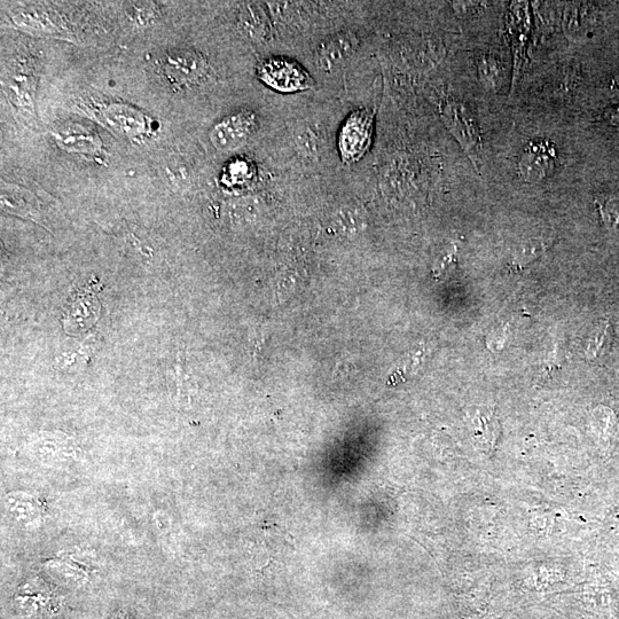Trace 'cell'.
<instances>
[{"label": "cell", "instance_id": "1", "mask_svg": "<svg viewBox=\"0 0 619 619\" xmlns=\"http://www.w3.org/2000/svg\"><path fill=\"white\" fill-rule=\"evenodd\" d=\"M443 120L452 135L456 137L462 150L468 155L476 169L482 163V137L474 117L468 108L456 100H448L441 106Z\"/></svg>", "mask_w": 619, "mask_h": 619}, {"label": "cell", "instance_id": "2", "mask_svg": "<svg viewBox=\"0 0 619 619\" xmlns=\"http://www.w3.org/2000/svg\"><path fill=\"white\" fill-rule=\"evenodd\" d=\"M374 115L367 109L352 113L340 133V151L344 162H357L370 148Z\"/></svg>", "mask_w": 619, "mask_h": 619}, {"label": "cell", "instance_id": "3", "mask_svg": "<svg viewBox=\"0 0 619 619\" xmlns=\"http://www.w3.org/2000/svg\"><path fill=\"white\" fill-rule=\"evenodd\" d=\"M556 148L550 140H532L520 155L519 172L524 182L536 184L552 175L555 169Z\"/></svg>", "mask_w": 619, "mask_h": 619}, {"label": "cell", "instance_id": "4", "mask_svg": "<svg viewBox=\"0 0 619 619\" xmlns=\"http://www.w3.org/2000/svg\"><path fill=\"white\" fill-rule=\"evenodd\" d=\"M257 128L253 112H240L217 123L210 132V141L217 151L229 152L244 145Z\"/></svg>", "mask_w": 619, "mask_h": 619}, {"label": "cell", "instance_id": "5", "mask_svg": "<svg viewBox=\"0 0 619 619\" xmlns=\"http://www.w3.org/2000/svg\"><path fill=\"white\" fill-rule=\"evenodd\" d=\"M261 80L281 92L308 89L312 84L310 75L295 61L270 59L258 68Z\"/></svg>", "mask_w": 619, "mask_h": 619}, {"label": "cell", "instance_id": "6", "mask_svg": "<svg viewBox=\"0 0 619 619\" xmlns=\"http://www.w3.org/2000/svg\"><path fill=\"white\" fill-rule=\"evenodd\" d=\"M530 27L531 21L529 4L513 3L507 18V31L509 38H511L514 57V73L511 93L514 92L515 86L520 80L524 62H526Z\"/></svg>", "mask_w": 619, "mask_h": 619}, {"label": "cell", "instance_id": "7", "mask_svg": "<svg viewBox=\"0 0 619 619\" xmlns=\"http://www.w3.org/2000/svg\"><path fill=\"white\" fill-rule=\"evenodd\" d=\"M99 116L107 129L123 138L135 139L148 130L146 116L128 105H108L101 109Z\"/></svg>", "mask_w": 619, "mask_h": 619}, {"label": "cell", "instance_id": "8", "mask_svg": "<svg viewBox=\"0 0 619 619\" xmlns=\"http://www.w3.org/2000/svg\"><path fill=\"white\" fill-rule=\"evenodd\" d=\"M601 25V12L591 3H569L564 7L562 28L570 41H582L592 36Z\"/></svg>", "mask_w": 619, "mask_h": 619}, {"label": "cell", "instance_id": "9", "mask_svg": "<svg viewBox=\"0 0 619 619\" xmlns=\"http://www.w3.org/2000/svg\"><path fill=\"white\" fill-rule=\"evenodd\" d=\"M162 67L169 80L179 84L197 83L208 72L201 54L188 50L172 51L163 59Z\"/></svg>", "mask_w": 619, "mask_h": 619}, {"label": "cell", "instance_id": "10", "mask_svg": "<svg viewBox=\"0 0 619 619\" xmlns=\"http://www.w3.org/2000/svg\"><path fill=\"white\" fill-rule=\"evenodd\" d=\"M354 34H340L329 38L317 51V66L324 72H333L354 56L358 49Z\"/></svg>", "mask_w": 619, "mask_h": 619}, {"label": "cell", "instance_id": "11", "mask_svg": "<svg viewBox=\"0 0 619 619\" xmlns=\"http://www.w3.org/2000/svg\"><path fill=\"white\" fill-rule=\"evenodd\" d=\"M57 143L69 152L94 153L99 150L101 140L94 132L86 130L80 125H68L56 132Z\"/></svg>", "mask_w": 619, "mask_h": 619}, {"label": "cell", "instance_id": "12", "mask_svg": "<svg viewBox=\"0 0 619 619\" xmlns=\"http://www.w3.org/2000/svg\"><path fill=\"white\" fill-rule=\"evenodd\" d=\"M613 340V327H611L608 320L602 321V323L594 329L591 335L589 346H587L585 351L586 357L589 359H597L605 355L610 349Z\"/></svg>", "mask_w": 619, "mask_h": 619}, {"label": "cell", "instance_id": "13", "mask_svg": "<svg viewBox=\"0 0 619 619\" xmlns=\"http://www.w3.org/2000/svg\"><path fill=\"white\" fill-rule=\"evenodd\" d=\"M477 67H479L480 78L485 89L497 91L501 83V76H503V70H501L498 59L490 56V54H482L477 58Z\"/></svg>", "mask_w": 619, "mask_h": 619}, {"label": "cell", "instance_id": "14", "mask_svg": "<svg viewBox=\"0 0 619 619\" xmlns=\"http://www.w3.org/2000/svg\"><path fill=\"white\" fill-rule=\"evenodd\" d=\"M603 224L608 229L616 230L619 227V192L601 194L595 199Z\"/></svg>", "mask_w": 619, "mask_h": 619}, {"label": "cell", "instance_id": "15", "mask_svg": "<svg viewBox=\"0 0 619 619\" xmlns=\"http://www.w3.org/2000/svg\"><path fill=\"white\" fill-rule=\"evenodd\" d=\"M14 20L18 22L22 28L31 27L34 30H51L49 21L45 17H38L35 12L22 11Z\"/></svg>", "mask_w": 619, "mask_h": 619}, {"label": "cell", "instance_id": "16", "mask_svg": "<svg viewBox=\"0 0 619 619\" xmlns=\"http://www.w3.org/2000/svg\"><path fill=\"white\" fill-rule=\"evenodd\" d=\"M540 249H542V245L539 242L522 247L515 256L514 264L522 266V264H526L524 262L534 261L540 255Z\"/></svg>", "mask_w": 619, "mask_h": 619}, {"label": "cell", "instance_id": "17", "mask_svg": "<svg viewBox=\"0 0 619 619\" xmlns=\"http://www.w3.org/2000/svg\"><path fill=\"white\" fill-rule=\"evenodd\" d=\"M256 14L254 7H248L244 22L247 23L246 28L253 31V34H261V31L264 30V25L262 23V18H258Z\"/></svg>", "mask_w": 619, "mask_h": 619}, {"label": "cell", "instance_id": "18", "mask_svg": "<svg viewBox=\"0 0 619 619\" xmlns=\"http://www.w3.org/2000/svg\"><path fill=\"white\" fill-rule=\"evenodd\" d=\"M602 119L615 128H619V105L610 106L602 113Z\"/></svg>", "mask_w": 619, "mask_h": 619}, {"label": "cell", "instance_id": "19", "mask_svg": "<svg viewBox=\"0 0 619 619\" xmlns=\"http://www.w3.org/2000/svg\"><path fill=\"white\" fill-rule=\"evenodd\" d=\"M613 88L619 90V70L613 77Z\"/></svg>", "mask_w": 619, "mask_h": 619}, {"label": "cell", "instance_id": "20", "mask_svg": "<svg viewBox=\"0 0 619 619\" xmlns=\"http://www.w3.org/2000/svg\"><path fill=\"white\" fill-rule=\"evenodd\" d=\"M113 619H132V618H130L128 615L122 614V615L114 616Z\"/></svg>", "mask_w": 619, "mask_h": 619}]
</instances>
